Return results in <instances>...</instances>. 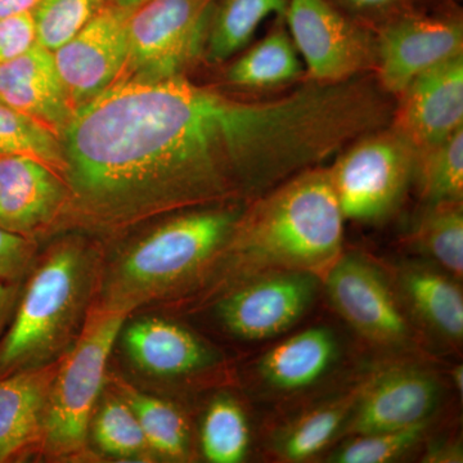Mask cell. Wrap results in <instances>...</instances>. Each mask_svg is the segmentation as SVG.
Masks as SVG:
<instances>
[{"label":"cell","instance_id":"8d00e7d4","mask_svg":"<svg viewBox=\"0 0 463 463\" xmlns=\"http://www.w3.org/2000/svg\"><path fill=\"white\" fill-rule=\"evenodd\" d=\"M452 380H453V383H455V388L457 389V392H458L459 395H461V397H462L463 367L461 364L457 365L455 370H453Z\"/></svg>","mask_w":463,"mask_h":463},{"label":"cell","instance_id":"9a60e30c","mask_svg":"<svg viewBox=\"0 0 463 463\" xmlns=\"http://www.w3.org/2000/svg\"><path fill=\"white\" fill-rule=\"evenodd\" d=\"M0 102L35 118L58 137L74 115L53 53L38 43L21 56L0 63Z\"/></svg>","mask_w":463,"mask_h":463},{"label":"cell","instance_id":"52a82bcc","mask_svg":"<svg viewBox=\"0 0 463 463\" xmlns=\"http://www.w3.org/2000/svg\"><path fill=\"white\" fill-rule=\"evenodd\" d=\"M212 2L145 0L130 11L127 20L128 78L163 80L181 75L199 53Z\"/></svg>","mask_w":463,"mask_h":463},{"label":"cell","instance_id":"4dcf8cb0","mask_svg":"<svg viewBox=\"0 0 463 463\" xmlns=\"http://www.w3.org/2000/svg\"><path fill=\"white\" fill-rule=\"evenodd\" d=\"M94 439L100 449L115 457H136L148 449L136 413L125 399L103 403L94 422Z\"/></svg>","mask_w":463,"mask_h":463},{"label":"cell","instance_id":"cb8c5ba5","mask_svg":"<svg viewBox=\"0 0 463 463\" xmlns=\"http://www.w3.org/2000/svg\"><path fill=\"white\" fill-rule=\"evenodd\" d=\"M300 71V60L291 36L276 30L237 60L227 76L232 84L239 87L265 88L288 83Z\"/></svg>","mask_w":463,"mask_h":463},{"label":"cell","instance_id":"e575fe53","mask_svg":"<svg viewBox=\"0 0 463 463\" xmlns=\"http://www.w3.org/2000/svg\"><path fill=\"white\" fill-rule=\"evenodd\" d=\"M39 0H0V18L33 11Z\"/></svg>","mask_w":463,"mask_h":463},{"label":"cell","instance_id":"9c48e42d","mask_svg":"<svg viewBox=\"0 0 463 463\" xmlns=\"http://www.w3.org/2000/svg\"><path fill=\"white\" fill-rule=\"evenodd\" d=\"M334 309L374 345L401 347L412 339L397 291L377 265L358 254H341L323 276Z\"/></svg>","mask_w":463,"mask_h":463},{"label":"cell","instance_id":"ba28073f","mask_svg":"<svg viewBox=\"0 0 463 463\" xmlns=\"http://www.w3.org/2000/svg\"><path fill=\"white\" fill-rule=\"evenodd\" d=\"M322 279L298 270H270L242 279L216 307L225 330L241 340L273 339L304 318Z\"/></svg>","mask_w":463,"mask_h":463},{"label":"cell","instance_id":"ac0fdd59","mask_svg":"<svg viewBox=\"0 0 463 463\" xmlns=\"http://www.w3.org/2000/svg\"><path fill=\"white\" fill-rule=\"evenodd\" d=\"M65 196V184L42 161L0 156V227L35 230L56 214Z\"/></svg>","mask_w":463,"mask_h":463},{"label":"cell","instance_id":"7402d4cb","mask_svg":"<svg viewBox=\"0 0 463 463\" xmlns=\"http://www.w3.org/2000/svg\"><path fill=\"white\" fill-rule=\"evenodd\" d=\"M288 0H223L207 36V56L225 61L242 50L272 14H285Z\"/></svg>","mask_w":463,"mask_h":463},{"label":"cell","instance_id":"44dd1931","mask_svg":"<svg viewBox=\"0 0 463 463\" xmlns=\"http://www.w3.org/2000/svg\"><path fill=\"white\" fill-rule=\"evenodd\" d=\"M358 392L359 385L289 422L274 438L273 452L286 462H304L319 455L343 435Z\"/></svg>","mask_w":463,"mask_h":463},{"label":"cell","instance_id":"2e32d148","mask_svg":"<svg viewBox=\"0 0 463 463\" xmlns=\"http://www.w3.org/2000/svg\"><path fill=\"white\" fill-rule=\"evenodd\" d=\"M336 334L326 326L310 327L270 347L259 358V383L277 394H297L325 380L339 362Z\"/></svg>","mask_w":463,"mask_h":463},{"label":"cell","instance_id":"277c9868","mask_svg":"<svg viewBox=\"0 0 463 463\" xmlns=\"http://www.w3.org/2000/svg\"><path fill=\"white\" fill-rule=\"evenodd\" d=\"M96 260L80 243L56 246L27 283L0 345V373L51 364L80 327Z\"/></svg>","mask_w":463,"mask_h":463},{"label":"cell","instance_id":"4fadbf2b","mask_svg":"<svg viewBox=\"0 0 463 463\" xmlns=\"http://www.w3.org/2000/svg\"><path fill=\"white\" fill-rule=\"evenodd\" d=\"M394 120V129L416 151L463 129V56L414 79L402 93Z\"/></svg>","mask_w":463,"mask_h":463},{"label":"cell","instance_id":"3957f363","mask_svg":"<svg viewBox=\"0 0 463 463\" xmlns=\"http://www.w3.org/2000/svg\"><path fill=\"white\" fill-rule=\"evenodd\" d=\"M241 212L212 207L161 224L116 264L100 307L128 313L188 283L223 254Z\"/></svg>","mask_w":463,"mask_h":463},{"label":"cell","instance_id":"d6986e66","mask_svg":"<svg viewBox=\"0 0 463 463\" xmlns=\"http://www.w3.org/2000/svg\"><path fill=\"white\" fill-rule=\"evenodd\" d=\"M123 343L134 364L166 379L201 373L216 359L214 352L196 335L161 318L132 323L125 331Z\"/></svg>","mask_w":463,"mask_h":463},{"label":"cell","instance_id":"5b68a950","mask_svg":"<svg viewBox=\"0 0 463 463\" xmlns=\"http://www.w3.org/2000/svg\"><path fill=\"white\" fill-rule=\"evenodd\" d=\"M125 318V313L103 307L94 310L75 346L58 364L42 438L51 455L71 456L84 447L109 354Z\"/></svg>","mask_w":463,"mask_h":463},{"label":"cell","instance_id":"83f0119b","mask_svg":"<svg viewBox=\"0 0 463 463\" xmlns=\"http://www.w3.org/2000/svg\"><path fill=\"white\" fill-rule=\"evenodd\" d=\"M61 137L17 109L0 102V156H25L65 173Z\"/></svg>","mask_w":463,"mask_h":463},{"label":"cell","instance_id":"484cf974","mask_svg":"<svg viewBox=\"0 0 463 463\" xmlns=\"http://www.w3.org/2000/svg\"><path fill=\"white\" fill-rule=\"evenodd\" d=\"M123 395L138 419L149 449L175 461L187 458L190 428L173 404L129 388H124Z\"/></svg>","mask_w":463,"mask_h":463},{"label":"cell","instance_id":"8fae6325","mask_svg":"<svg viewBox=\"0 0 463 463\" xmlns=\"http://www.w3.org/2000/svg\"><path fill=\"white\" fill-rule=\"evenodd\" d=\"M128 14L105 5L74 38L52 52L74 112L120 80L127 70Z\"/></svg>","mask_w":463,"mask_h":463},{"label":"cell","instance_id":"4316f807","mask_svg":"<svg viewBox=\"0 0 463 463\" xmlns=\"http://www.w3.org/2000/svg\"><path fill=\"white\" fill-rule=\"evenodd\" d=\"M248 416L230 395L215 398L207 408L201 426V448L213 463H240L248 456Z\"/></svg>","mask_w":463,"mask_h":463},{"label":"cell","instance_id":"d6a6232c","mask_svg":"<svg viewBox=\"0 0 463 463\" xmlns=\"http://www.w3.org/2000/svg\"><path fill=\"white\" fill-rule=\"evenodd\" d=\"M33 245L23 233L0 227V282L14 281L32 261Z\"/></svg>","mask_w":463,"mask_h":463},{"label":"cell","instance_id":"30bf717a","mask_svg":"<svg viewBox=\"0 0 463 463\" xmlns=\"http://www.w3.org/2000/svg\"><path fill=\"white\" fill-rule=\"evenodd\" d=\"M285 14L292 43L316 83L349 80L373 62L370 42L326 0H288Z\"/></svg>","mask_w":463,"mask_h":463},{"label":"cell","instance_id":"603a6c76","mask_svg":"<svg viewBox=\"0 0 463 463\" xmlns=\"http://www.w3.org/2000/svg\"><path fill=\"white\" fill-rule=\"evenodd\" d=\"M414 248L429 263L462 281L463 212L462 203L429 206L412 237Z\"/></svg>","mask_w":463,"mask_h":463},{"label":"cell","instance_id":"e0dca14e","mask_svg":"<svg viewBox=\"0 0 463 463\" xmlns=\"http://www.w3.org/2000/svg\"><path fill=\"white\" fill-rule=\"evenodd\" d=\"M397 288L402 307L423 330L448 345H461V281L434 264L407 263L398 269Z\"/></svg>","mask_w":463,"mask_h":463},{"label":"cell","instance_id":"8992f818","mask_svg":"<svg viewBox=\"0 0 463 463\" xmlns=\"http://www.w3.org/2000/svg\"><path fill=\"white\" fill-rule=\"evenodd\" d=\"M349 147L328 169L344 219L385 218L413 178L416 148L395 129L367 134Z\"/></svg>","mask_w":463,"mask_h":463},{"label":"cell","instance_id":"74e56055","mask_svg":"<svg viewBox=\"0 0 463 463\" xmlns=\"http://www.w3.org/2000/svg\"><path fill=\"white\" fill-rule=\"evenodd\" d=\"M349 2L358 7H377V5H388L392 0H349Z\"/></svg>","mask_w":463,"mask_h":463},{"label":"cell","instance_id":"7a4b0ae2","mask_svg":"<svg viewBox=\"0 0 463 463\" xmlns=\"http://www.w3.org/2000/svg\"><path fill=\"white\" fill-rule=\"evenodd\" d=\"M344 219L328 169L291 176L241 213L225 246L240 281L270 270L325 276L343 254Z\"/></svg>","mask_w":463,"mask_h":463},{"label":"cell","instance_id":"f1b7e54d","mask_svg":"<svg viewBox=\"0 0 463 463\" xmlns=\"http://www.w3.org/2000/svg\"><path fill=\"white\" fill-rule=\"evenodd\" d=\"M103 0H39L33 9L36 43L54 52L99 14Z\"/></svg>","mask_w":463,"mask_h":463},{"label":"cell","instance_id":"5bb4252c","mask_svg":"<svg viewBox=\"0 0 463 463\" xmlns=\"http://www.w3.org/2000/svg\"><path fill=\"white\" fill-rule=\"evenodd\" d=\"M461 26L414 18L389 27L379 45V79L383 90L402 94L414 79L462 56Z\"/></svg>","mask_w":463,"mask_h":463},{"label":"cell","instance_id":"836d02e7","mask_svg":"<svg viewBox=\"0 0 463 463\" xmlns=\"http://www.w3.org/2000/svg\"><path fill=\"white\" fill-rule=\"evenodd\" d=\"M17 288L14 286L7 285L5 282H0V330L3 325L7 321L12 307L16 303Z\"/></svg>","mask_w":463,"mask_h":463},{"label":"cell","instance_id":"6da1fadb","mask_svg":"<svg viewBox=\"0 0 463 463\" xmlns=\"http://www.w3.org/2000/svg\"><path fill=\"white\" fill-rule=\"evenodd\" d=\"M62 136L76 209L99 222L248 199L291 169L301 141L288 99H234L181 75L120 79Z\"/></svg>","mask_w":463,"mask_h":463},{"label":"cell","instance_id":"ffe728a7","mask_svg":"<svg viewBox=\"0 0 463 463\" xmlns=\"http://www.w3.org/2000/svg\"><path fill=\"white\" fill-rule=\"evenodd\" d=\"M57 368L51 364L0 377V462L42 440Z\"/></svg>","mask_w":463,"mask_h":463},{"label":"cell","instance_id":"7c38bea8","mask_svg":"<svg viewBox=\"0 0 463 463\" xmlns=\"http://www.w3.org/2000/svg\"><path fill=\"white\" fill-rule=\"evenodd\" d=\"M441 397L437 377L416 365L383 368L359 385L343 434L403 430L430 421Z\"/></svg>","mask_w":463,"mask_h":463},{"label":"cell","instance_id":"f546056e","mask_svg":"<svg viewBox=\"0 0 463 463\" xmlns=\"http://www.w3.org/2000/svg\"><path fill=\"white\" fill-rule=\"evenodd\" d=\"M429 422L420 423L403 430L353 435L337 448L327 462L388 463L397 461L421 443Z\"/></svg>","mask_w":463,"mask_h":463},{"label":"cell","instance_id":"d4e9b609","mask_svg":"<svg viewBox=\"0 0 463 463\" xmlns=\"http://www.w3.org/2000/svg\"><path fill=\"white\" fill-rule=\"evenodd\" d=\"M413 176L429 206L462 203L463 129L446 141L416 151Z\"/></svg>","mask_w":463,"mask_h":463},{"label":"cell","instance_id":"d590c367","mask_svg":"<svg viewBox=\"0 0 463 463\" xmlns=\"http://www.w3.org/2000/svg\"><path fill=\"white\" fill-rule=\"evenodd\" d=\"M143 2H145V0H111L109 5L124 9V11L130 12L133 11L134 8L138 7V5Z\"/></svg>","mask_w":463,"mask_h":463},{"label":"cell","instance_id":"1f68e13d","mask_svg":"<svg viewBox=\"0 0 463 463\" xmlns=\"http://www.w3.org/2000/svg\"><path fill=\"white\" fill-rule=\"evenodd\" d=\"M35 44L32 11L0 18V63L21 56Z\"/></svg>","mask_w":463,"mask_h":463}]
</instances>
